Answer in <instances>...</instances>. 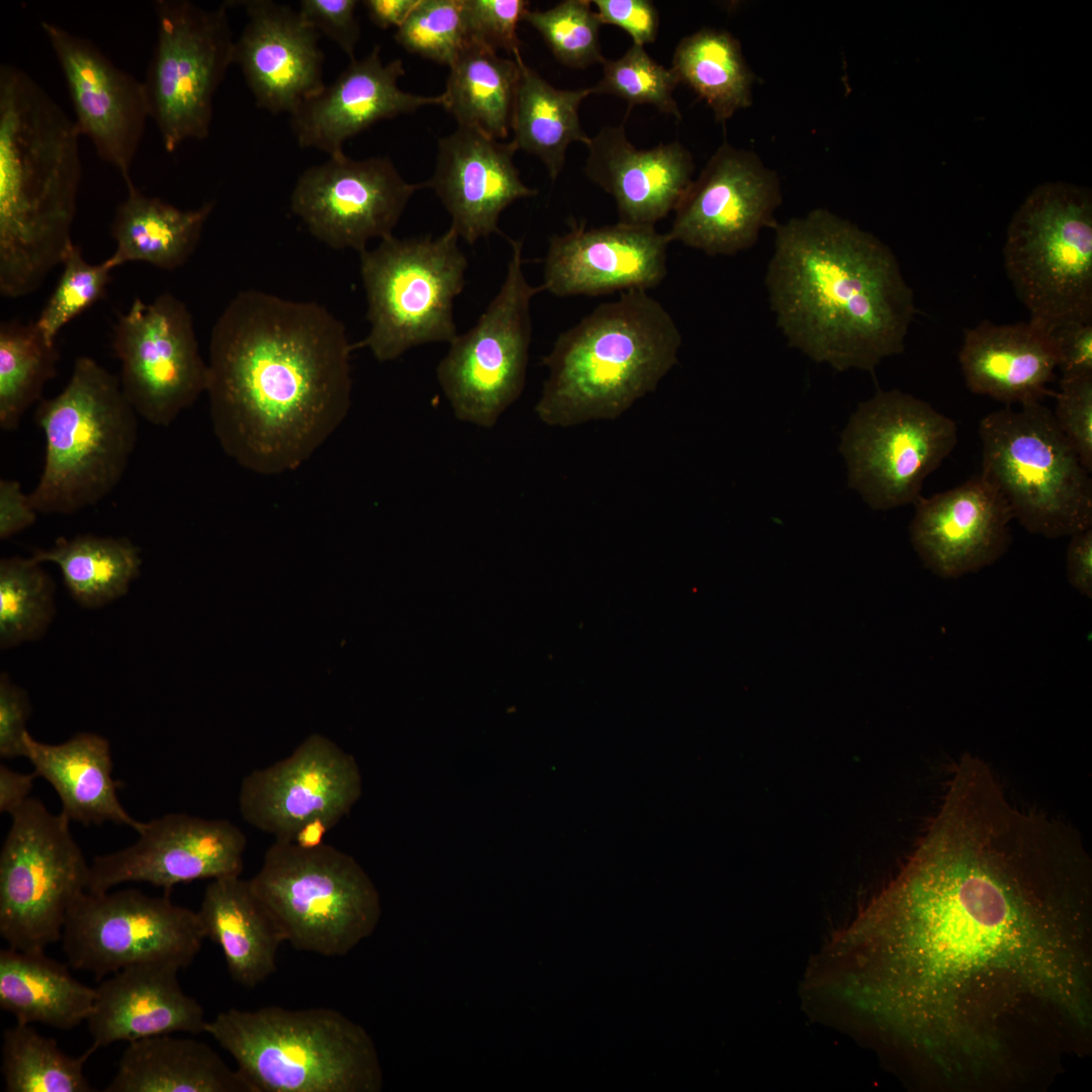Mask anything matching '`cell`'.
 Wrapping results in <instances>:
<instances>
[{
    "label": "cell",
    "mask_w": 1092,
    "mask_h": 1092,
    "mask_svg": "<svg viewBox=\"0 0 1092 1092\" xmlns=\"http://www.w3.org/2000/svg\"><path fill=\"white\" fill-rule=\"evenodd\" d=\"M10 817L0 852V935L11 948L44 951L87 891L90 863L70 821L40 800L27 799Z\"/></svg>",
    "instance_id": "obj_12"
},
{
    "label": "cell",
    "mask_w": 1092,
    "mask_h": 1092,
    "mask_svg": "<svg viewBox=\"0 0 1092 1092\" xmlns=\"http://www.w3.org/2000/svg\"><path fill=\"white\" fill-rule=\"evenodd\" d=\"M32 556L0 560V648L40 639L56 615V584Z\"/></svg>",
    "instance_id": "obj_42"
},
{
    "label": "cell",
    "mask_w": 1092,
    "mask_h": 1092,
    "mask_svg": "<svg viewBox=\"0 0 1092 1092\" xmlns=\"http://www.w3.org/2000/svg\"><path fill=\"white\" fill-rule=\"evenodd\" d=\"M1055 420L1082 464L1092 471V374L1062 377Z\"/></svg>",
    "instance_id": "obj_48"
},
{
    "label": "cell",
    "mask_w": 1092,
    "mask_h": 1092,
    "mask_svg": "<svg viewBox=\"0 0 1092 1092\" xmlns=\"http://www.w3.org/2000/svg\"><path fill=\"white\" fill-rule=\"evenodd\" d=\"M393 37L406 52L450 67L468 43L463 0H420Z\"/></svg>",
    "instance_id": "obj_45"
},
{
    "label": "cell",
    "mask_w": 1092,
    "mask_h": 1092,
    "mask_svg": "<svg viewBox=\"0 0 1092 1092\" xmlns=\"http://www.w3.org/2000/svg\"><path fill=\"white\" fill-rule=\"evenodd\" d=\"M117 205L111 223L116 244L105 259L116 267L144 262L164 270L182 266L194 252L202 229L215 207L213 200L194 209H180L159 197L149 196L134 184Z\"/></svg>",
    "instance_id": "obj_34"
},
{
    "label": "cell",
    "mask_w": 1092,
    "mask_h": 1092,
    "mask_svg": "<svg viewBox=\"0 0 1092 1092\" xmlns=\"http://www.w3.org/2000/svg\"><path fill=\"white\" fill-rule=\"evenodd\" d=\"M104 1092H252L205 1042L170 1034L128 1042Z\"/></svg>",
    "instance_id": "obj_33"
},
{
    "label": "cell",
    "mask_w": 1092,
    "mask_h": 1092,
    "mask_svg": "<svg viewBox=\"0 0 1092 1092\" xmlns=\"http://www.w3.org/2000/svg\"><path fill=\"white\" fill-rule=\"evenodd\" d=\"M774 230L765 286L791 347L837 371L871 373L903 352L917 308L889 246L825 208Z\"/></svg>",
    "instance_id": "obj_3"
},
{
    "label": "cell",
    "mask_w": 1092,
    "mask_h": 1092,
    "mask_svg": "<svg viewBox=\"0 0 1092 1092\" xmlns=\"http://www.w3.org/2000/svg\"><path fill=\"white\" fill-rule=\"evenodd\" d=\"M25 757L36 778L46 780L61 801L68 821L83 825L105 822L126 825L140 832L145 824L131 817L121 805L118 781L112 777L109 741L93 732H80L67 741L49 744L24 736Z\"/></svg>",
    "instance_id": "obj_31"
},
{
    "label": "cell",
    "mask_w": 1092,
    "mask_h": 1092,
    "mask_svg": "<svg viewBox=\"0 0 1092 1092\" xmlns=\"http://www.w3.org/2000/svg\"><path fill=\"white\" fill-rule=\"evenodd\" d=\"M602 79L592 87L593 94H611L625 100L629 110L648 104L662 113L680 119L673 91L678 84L671 69L658 64L644 50L632 43L619 59H605Z\"/></svg>",
    "instance_id": "obj_44"
},
{
    "label": "cell",
    "mask_w": 1092,
    "mask_h": 1092,
    "mask_svg": "<svg viewBox=\"0 0 1092 1092\" xmlns=\"http://www.w3.org/2000/svg\"><path fill=\"white\" fill-rule=\"evenodd\" d=\"M356 0H302L298 12L320 34L333 40L350 61L360 37Z\"/></svg>",
    "instance_id": "obj_49"
},
{
    "label": "cell",
    "mask_w": 1092,
    "mask_h": 1092,
    "mask_svg": "<svg viewBox=\"0 0 1092 1092\" xmlns=\"http://www.w3.org/2000/svg\"><path fill=\"white\" fill-rule=\"evenodd\" d=\"M1069 583L1080 594L1092 598V528L1071 536L1066 554Z\"/></svg>",
    "instance_id": "obj_54"
},
{
    "label": "cell",
    "mask_w": 1092,
    "mask_h": 1092,
    "mask_svg": "<svg viewBox=\"0 0 1092 1092\" xmlns=\"http://www.w3.org/2000/svg\"><path fill=\"white\" fill-rule=\"evenodd\" d=\"M197 914L205 937L220 947L236 983L255 988L275 973L277 952L285 941L250 880H211Z\"/></svg>",
    "instance_id": "obj_32"
},
{
    "label": "cell",
    "mask_w": 1092,
    "mask_h": 1092,
    "mask_svg": "<svg viewBox=\"0 0 1092 1092\" xmlns=\"http://www.w3.org/2000/svg\"><path fill=\"white\" fill-rule=\"evenodd\" d=\"M75 120L25 71L0 66V292L35 291L71 247L81 180Z\"/></svg>",
    "instance_id": "obj_4"
},
{
    "label": "cell",
    "mask_w": 1092,
    "mask_h": 1092,
    "mask_svg": "<svg viewBox=\"0 0 1092 1092\" xmlns=\"http://www.w3.org/2000/svg\"><path fill=\"white\" fill-rule=\"evenodd\" d=\"M459 239L451 228L439 237L390 236L359 254L370 330L353 349L367 348L386 362L457 337L453 306L468 267Z\"/></svg>",
    "instance_id": "obj_11"
},
{
    "label": "cell",
    "mask_w": 1092,
    "mask_h": 1092,
    "mask_svg": "<svg viewBox=\"0 0 1092 1092\" xmlns=\"http://www.w3.org/2000/svg\"><path fill=\"white\" fill-rule=\"evenodd\" d=\"M60 279L35 324L52 342L61 330L106 293L113 271L106 261L92 264L73 245L63 263Z\"/></svg>",
    "instance_id": "obj_46"
},
{
    "label": "cell",
    "mask_w": 1092,
    "mask_h": 1092,
    "mask_svg": "<svg viewBox=\"0 0 1092 1092\" xmlns=\"http://www.w3.org/2000/svg\"><path fill=\"white\" fill-rule=\"evenodd\" d=\"M511 257L497 293L475 325L457 335L436 368L455 418L495 426L522 394L532 339L531 300L543 291L523 270V241L508 239Z\"/></svg>",
    "instance_id": "obj_13"
},
{
    "label": "cell",
    "mask_w": 1092,
    "mask_h": 1092,
    "mask_svg": "<svg viewBox=\"0 0 1092 1092\" xmlns=\"http://www.w3.org/2000/svg\"><path fill=\"white\" fill-rule=\"evenodd\" d=\"M1051 337L1062 377L1092 374V321L1063 324Z\"/></svg>",
    "instance_id": "obj_52"
},
{
    "label": "cell",
    "mask_w": 1092,
    "mask_h": 1092,
    "mask_svg": "<svg viewBox=\"0 0 1092 1092\" xmlns=\"http://www.w3.org/2000/svg\"><path fill=\"white\" fill-rule=\"evenodd\" d=\"M586 148L584 172L614 198L622 223L655 226L693 182V157L678 142L640 150L619 124L604 126Z\"/></svg>",
    "instance_id": "obj_28"
},
{
    "label": "cell",
    "mask_w": 1092,
    "mask_h": 1092,
    "mask_svg": "<svg viewBox=\"0 0 1092 1092\" xmlns=\"http://www.w3.org/2000/svg\"><path fill=\"white\" fill-rule=\"evenodd\" d=\"M335 826L324 817H315L303 822L294 832L292 842L301 848H315L325 843L326 834Z\"/></svg>",
    "instance_id": "obj_57"
},
{
    "label": "cell",
    "mask_w": 1092,
    "mask_h": 1092,
    "mask_svg": "<svg viewBox=\"0 0 1092 1092\" xmlns=\"http://www.w3.org/2000/svg\"><path fill=\"white\" fill-rule=\"evenodd\" d=\"M36 778L34 772L16 771L6 764L0 765V812L11 814L29 799Z\"/></svg>",
    "instance_id": "obj_55"
},
{
    "label": "cell",
    "mask_w": 1092,
    "mask_h": 1092,
    "mask_svg": "<svg viewBox=\"0 0 1092 1092\" xmlns=\"http://www.w3.org/2000/svg\"><path fill=\"white\" fill-rule=\"evenodd\" d=\"M958 439L956 422L929 402L879 389L858 403L842 433L848 484L874 510L914 504Z\"/></svg>",
    "instance_id": "obj_14"
},
{
    "label": "cell",
    "mask_w": 1092,
    "mask_h": 1092,
    "mask_svg": "<svg viewBox=\"0 0 1092 1092\" xmlns=\"http://www.w3.org/2000/svg\"><path fill=\"white\" fill-rule=\"evenodd\" d=\"M31 715L28 693L7 672L0 674V756L25 757L24 736Z\"/></svg>",
    "instance_id": "obj_50"
},
{
    "label": "cell",
    "mask_w": 1092,
    "mask_h": 1092,
    "mask_svg": "<svg viewBox=\"0 0 1092 1092\" xmlns=\"http://www.w3.org/2000/svg\"><path fill=\"white\" fill-rule=\"evenodd\" d=\"M96 990L76 980L66 965L44 951H0V1007L16 1023L68 1030L91 1014Z\"/></svg>",
    "instance_id": "obj_35"
},
{
    "label": "cell",
    "mask_w": 1092,
    "mask_h": 1092,
    "mask_svg": "<svg viewBox=\"0 0 1092 1092\" xmlns=\"http://www.w3.org/2000/svg\"><path fill=\"white\" fill-rule=\"evenodd\" d=\"M959 361L967 387L1006 405L1041 402L1052 394L1057 357L1051 332L1028 321H982L965 330Z\"/></svg>",
    "instance_id": "obj_30"
},
{
    "label": "cell",
    "mask_w": 1092,
    "mask_h": 1092,
    "mask_svg": "<svg viewBox=\"0 0 1092 1092\" xmlns=\"http://www.w3.org/2000/svg\"><path fill=\"white\" fill-rule=\"evenodd\" d=\"M981 475L1029 533L1072 536L1092 528V479L1053 412L1041 402L1006 405L979 425Z\"/></svg>",
    "instance_id": "obj_8"
},
{
    "label": "cell",
    "mask_w": 1092,
    "mask_h": 1092,
    "mask_svg": "<svg viewBox=\"0 0 1092 1092\" xmlns=\"http://www.w3.org/2000/svg\"><path fill=\"white\" fill-rule=\"evenodd\" d=\"M420 0H365L362 2L369 19L379 28L396 29L407 19Z\"/></svg>",
    "instance_id": "obj_56"
},
{
    "label": "cell",
    "mask_w": 1092,
    "mask_h": 1092,
    "mask_svg": "<svg viewBox=\"0 0 1092 1092\" xmlns=\"http://www.w3.org/2000/svg\"><path fill=\"white\" fill-rule=\"evenodd\" d=\"M529 7L524 0H463L468 42L514 56L521 48L518 24Z\"/></svg>",
    "instance_id": "obj_47"
},
{
    "label": "cell",
    "mask_w": 1092,
    "mask_h": 1092,
    "mask_svg": "<svg viewBox=\"0 0 1092 1092\" xmlns=\"http://www.w3.org/2000/svg\"><path fill=\"white\" fill-rule=\"evenodd\" d=\"M179 971L165 964H141L103 980L95 988L93 1010L86 1021L92 1045L98 1050L173 1032H205L203 1008L182 990Z\"/></svg>",
    "instance_id": "obj_29"
},
{
    "label": "cell",
    "mask_w": 1092,
    "mask_h": 1092,
    "mask_svg": "<svg viewBox=\"0 0 1092 1092\" xmlns=\"http://www.w3.org/2000/svg\"><path fill=\"white\" fill-rule=\"evenodd\" d=\"M60 353L35 322L2 321L0 325V428H18L25 412L41 400L46 384L57 374Z\"/></svg>",
    "instance_id": "obj_40"
},
{
    "label": "cell",
    "mask_w": 1092,
    "mask_h": 1092,
    "mask_svg": "<svg viewBox=\"0 0 1092 1092\" xmlns=\"http://www.w3.org/2000/svg\"><path fill=\"white\" fill-rule=\"evenodd\" d=\"M516 151L513 141L503 143L465 126L439 140L427 187L451 216L450 228L466 243L502 234L497 223L504 209L538 193L521 180L513 161Z\"/></svg>",
    "instance_id": "obj_26"
},
{
    "label": "cell",
    "mask_w": 1092,
    "mask_h": 1092,
    "mask_svg": "<svg viewBox=\"0 0 1092 1092\" xmlns=\"http://www.w3.org/2000/svg\"><path fill=\"white\" fill-rule=\"evenodd\" d=\"M442 105L458 122L495 140L506 139L520 81L517 60L469 41L449 67Z\"/></svg>",
    "instance_id": "obj_37"
},
{
    "label": "cell",
    "mask_w": 1092,
    "mask_h": 1092,
    "mask_svg": "<svg viewBox=\"0 0 1092 1092\" xmlns=\"http://www.w3.org/2000/svg\"><path fill=\"white\" fill-rule=\"evenodd\" d=\"M914 504L911 544L924 566L942 578L977 572L1008 550L1011 510L981 474Z\"/></svg>",
    "instance_id": "obj_24"
},
{
    "label": "cell",
    "mask_w": 1092,
    "mask_h": 1092,
    "mask_svg": "<svg viewBox=\"0 0 1092 1092\" xmlns=\"http://www.w3.org/2000/svg\"><path fill=\"white\" fill-rule=\"evenodd\" d=\"M513 57L520 67V81L512 141L518 150L538 157L554 182L564 167L568 146L574 142L587 146L590 141L581 127L578 109L593 90L557 89L529 67L520 52Z\"/></svg>",
    "instance_id": "obj_36"
},
{
    "label": "cell",
    "mask_w": 1092,
    "mask_h": 1092,
    "mask_svg": "<svg viewBox=\"0 0 1092 1092\" xmlns=\"http://www.w3.org/2000/svg\"><path fill=\"white\" fill-rule=\"evenodd\" d=\"M205 938L197 911L167 895L128 888L83 893L68 913L60 941L71 968L101 980L141 964L185 969Z\"/></svg>",
    "instance_id": "obj_16"
},
{
    "label": "cell",
    "mask_w": 1092,
    "mask_h": 1092,
    "mask_svg": "<svg viewBox=\"0 0 1092 1092\" xmlns=\"http://www.w3.org/2000/svg\"><path fill=\"white\" fill-rule=\"evenodd\" d=\"M229 6L154 2L157 42L143 84L150 117L168 153L209 134L214 94L234 64Z\"/></svg>",
    "instance_id": "obj_15"
},
{
    "label": "cell",
    "mask_w": 1092,
    "mask_h": 1092,
    "mask_svg": "<svg viewBox=\"0 0 1092 1092\" xmlns=\"http://www.w3.org/2000/svg\"><path fill=\"white\" fill-rule=\"evenodd\" d=\"M554 235L544 260V290L558 297L647 291L667 274L666 234L655 226L622 222L601 228L571 221Z\"/></svg>",
    "instance_id": "obj_23"
},
{
    "label": "cell",
    "mask_w": 1092,
    "mask_h": 1092,
    "mask_svg": "<svg viewBox=\"0 0 1092 1092\" xmlns=\"http://www.w3.org/2000/svg\"><path fill=\"white\" fill-rule=\"evenodd\" d=\"M205 1032L252 1092H378L382 1070L369 1033L328 1007L230 1008Z\"/></svg>",
    "instance_id": "obj_6"
},
{
    "label": "cell",
    "mask_w": 1092,
    "mask_h": 1092,
    "mask_svg": "<svg viewBox=\"0 0 1092 1092\" xmlns=\"http://www.w3.org/2000/svg\"><path fill=\"white\" fill-rule=\"evenodd\" d=\"M781 202L778 174L756 154L724 143L689 186L666 235L708 256H733L777 226Z\"/></svg>",
    "instance_id": "obj_19"
},
{
    "label": "cell",
    "mask_w": 1092,
    "mask_h": 1092,
    "mask_svg": "<svg viewBox=\"0 0 1092 1092\" xmlns=\"http://www.w3.org/2000/svg\"><path fill=\"white\" fill-rule=\"evenodd\" d=\"M400 59L382 62L374 46L363 59L351 60L333 83L299 104L290 114V126L301 148H313L329 157L344 154L345 142L379 120L411 113L427 105H442V97L402 91Z\"/></svg>",
    "instance_id": "obj_27"
},
{
    "label": "cell",
    "mask_w": 1092,
    "mask_h": 1092,
    "mask_svg": "<svg viewBox=\"0 0 1092 1092\" xmlns=\"http://www.w3.org/2000/svg\"><path fill=\"white\" fill-rule=\"evenodd\" d=\"M250 883L284 941L297 950L343 957L380 919L370 877L354 857L327 843L307 849L275 840Z\"/></svg>",
    "instance_id": "obj_9"
},
{
    "label": "cell",
    "mask_w": 1092,
    "mask_h": 1092,
    "mask_svg": "<svg viewBox=\"0 0 1092 1092\" xmlns=\"http://www.w3.org/2000/svg\"><path fill=\"white\" fill-rule=\"evenodd\" d=\"M57 57L81 134L113 166L126 187L129 171L150 117L143 82L116 67L91 40L42 21Z\"/></svg>",
    "instance_id": "obj_22"
},
{
    "label": "cell",
    "mask_w": 1092,
    "mask_h": 1092,
    "mask_svg": "<svg viewBox=\"0 0 1092 1092\" xmlns=\"http://www.w3.org/2000/svg\"><path fill=\"white\" fill-rule=\"evenodd\" d=\"M670 69L678 84L703 99L720 123L751 105L754 75L739 40L726 30L702 28L681 38Z\"/></svg>",
    "instance_id": "obj_39"
},
{
    "label": "cell",
    "mask_w": 1092,
    "mask_h": 1092,
    "mask_svg": "<svg viewBox=\"0 0 1092 1092\" xmlns=\"http://www.w3.org/2000/svg\"><path fill=\"white\" fill-rule=\"evenodd\" d=\"M1006 275L1029 321L1048 332L1092 321V195L1065 182L1035 187L1013 214Z\"/></svg>",
    "instance_id": "obj_10"
},
{
    "label": "cell",
    "mask_w": 1092,
    "mask_h": 1092,
    "mask_svg": "<svg viewBox=\"0 0 1092 1092\" xmlns=\"http://www.w3.org/2000/svg\"><path fill=\"white\" fill-rule=\"evenodd\" d=\"M352 351L345 325L325 306L239 292L212 328L207 362L223 452L259 474L301 466L349 412Z\"/></svg>",
    "instance_id": "obj_2"
},
{
    "label": "cell",
    "mask_w": 1092,
    "mask_h": 1092,
    "mask_svg": "<svg viewBox=\"0 0 1092 1092\" xmlns=\"http://www.w3.org/2000/svg\"><path fill=\"white\" fill-rule=\"evenodd\" d=\"M523 20L543 37L556 60L570 68L602 64V22L592 1L564 0L547 10H528Z\"/></svg>",
    "instance_id": "obj_43"
},
{
    "label": "cell",
    "mask_w": 1092,
    "mask_h": 1092,
    "mask_svg": "<svg viewBox=\"0 0 1092 1092\" xmlns=\"http://www.w3.org/2000/svg\"><path fill=\"white\" fill-rule=\"evenodd\" d=\"M138 417L119 377L78 357L63 390L35 410L46 442L42 472L29 493L35 511L70 515L110 494L133 454Z\"/></svg>",
    "instance_id": "obj_7"
},
{
    "label": "cell",
    "mask_w": 1092,
    "mask_h": 1092,
    "mask_svg": "<svg viewBox=\"0 0 1092 1092\" xmlns=\"http://www.w3.org/2000/svg\"><path fill=\"white\" fill-rule=\"evenodd\" d=\"M96 1049L78 1057L65 1054L55 1038L30 1024L16 1023L3 1032L1 1073L7 1092H92L84 1067Z\"/></svg>",
    "instance_id": "obj_41"
},
{
    "label": "cell",
    "mask_w": 1092,
    "mask_h": 1092,
    "mask_svg": "<svg viewBox=\"0 0 1092 1092\" xmlns=\"http://www.w3.org/2000/svg\"><path fill=\"white\" fill-rule=\"evenodd\" d=\"M681 334L647 291L621 292L561 333L535 413L551 427L615 420L657 387L677 363Z\"/></svg>",
    "instance_id": "obj_5"
},
{
    "label": "cell",
    "mask_w": 1092,
    "mask_h": 1092,
    "mask_svg": "<svg viewBox=\"0 0 1092 1092\" xmlns=\"http://www.w3.org/2000/svg\"><path fill=\"white\" fill-rule=\"evenodd\" d=\"M362 793L354 757L331 739L313 734L288 756L249 772L238 804L243 819L275 840L291 841L296 829L315 817L335 825Z\"/></svg>",
    "instance_id": "obj_20"
},
{
    "label": "cell",
    "mask_w": 1092,
    "mask_h": 1092,
    "mask_svg": "<svg viewBox=\"0 0 1092 1092\" xmlns=\"http://www.w3.org/2000/svg\"><path fill=\"white\" fill-rule=\"evenodd\" d=\"M1090 871L1058 821L946 791L900 875L817 959L829 1017L954 1080L1013 1072L1017 1036L1089 1023Z\"/></svg>",
    "instance_id": "obj_1"
},
{
    "label": "cell",
    "mask_w": 1092,
    "mask_h": 1092,
    "mask_svg": "<svg viewBox=\"0 0 1092 1092\" xmlns=\"http://www.w3.org/2000/svg\"><path fill=\"white\" fill-rule=\"evenodd\" d=\"M53 563L72 599L82 608H103L125 596L142 567L140 548L126 537L79 534L60 537L31 555Z\"/></svg>",
    "instance_id": "obj_38"
},
{
    "label": "cell",
    "mask_w": 1092,
    "mask_h": 1092,
    "mask_svg": "<svg viewBox=\"0 0 1092 1092\" xmlns=\"http://www.w3.org/2000/svg\"><path fill=\"white\" fill-rule=\"evenodd\" d=\"M592 4L602 24L624 29L634 44L644 47L657 36L659 14L649 0H595Z\"/></svg>",
    "instance_id": "obj_51"
},
{
    "label": "cell",
    "mask_w": 1092,
    "mask_h": 1092,
    "mask_svg": "<svg viewBox=\"0 0 1092 1092\" xmlns=\"http://www.w3.org/2000/svg\"><path fill=\"white\" fill-rule=\"evenodd\" d=\"M112 348L120 361L125 397L138 416L154 426H169L206 391L208 366L192 315L171 293L152 302L136 297L118 314Z\"/></svg>",
    "instance_id": "obj_17"
},
{
    "label": "cell",
    "mask_w": 1092,
    "mask_h": 1092,
    "mask_svg": "<svg viewBox=\"0 0 1092 1092\" xmlns=\"http://www.w3.org/2000/svg\"><path fill=\"white\" fill-rule=\"evenodd\" d=\"M138 834L131 845L93 859L88 892L144 882L169 893L182 883L243 872L247 838L229 820L168 813L145 822Z\"/></svg>",
    "instance_id": "obj_21"
},
{
    "label": "cell",
    "mask_w": 1092,
    "mask_h": 1092,
    "mask_svg": "<svg viewBox=\"0 0 1092 1092\" xmlns=\"http://www.w3.org/2000/svg\"><path fill=\"white\" fill-rule=\"evenodd\" d=\"M37 512L29 493L14 479L0 480V539L7 540L34 524Z\"/></svg>",
    "instance_id": "obj_53"
},
{
    "label": "cell",
    "mask_w": 1092,
    "mask_h": 1092,
    "mask_svg": "<svg viewBox=\"0 0 1092 1092\" xmlns=\"http://www.w3.org/2000/svg\"><path fill=\"white\" fill-rule=\"evenodd\" d=\"M242 3L248 19L235 40L234 64L259 107L290 115L326 85L321 34L290 6L271 0Z\"/></svg>",
    "instance_id": "obj_25"
},
{
    "label": "cell",
    "mask_w": 1092,
    "mask_h": 1092,
    "mask_svg": "<svg viewBox=\"0 0 1092 1092\" xmlns=\"http://www.w3.org/2000/svg\"><path fill=\"white\" fill-rule=\"evenodd\" d=\"M427 182L410 183L386 157L345 154L305 169L290 197L291 210L331 248L359 254L367 243L392 235L412 196Z\"/></svg>",
    "instance_id": "obj_18"
}]
</instances>
